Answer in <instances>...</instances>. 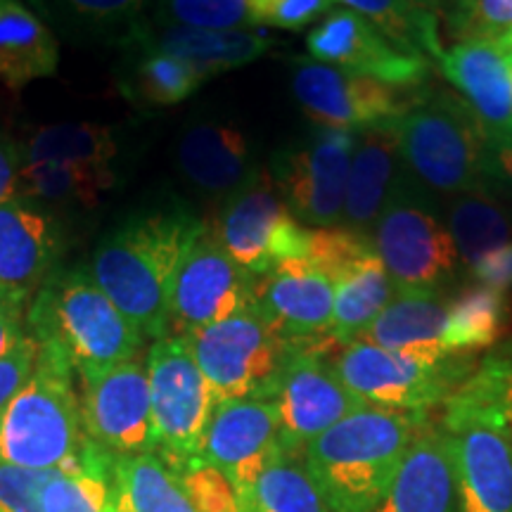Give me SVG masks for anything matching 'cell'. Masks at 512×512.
<instances>
[{"instance_id": "d6a6232c", "label": "cell", "mask_w": 512, "mask_h": 512, "mask_svg": "<svg viewBox=\"0 0 512 512\" xmlns=\"http://www.w3.org/2000/svg\"><path fill=\"white\" fill-rule=\"evenodd\" d=\"M43 22L55 24L64 34L93 38H119L128 43L145 29V8L150 0H31Z\"/></svg>"}, {"instance_id": "5bb4252c", "label": "cell", "mask_w": 512, "mask_h": 512, "mask_svg": "<svg viewBox=\"0 0 512 512\" xmlns=\"http://www.w3.org/2000/svg\"><path fill=\"white\" fill-rule=\"evenodd\" d=\"M256 280L230 259L214 230L204 228L176 273L169 302V337H185L254 306Z\"/></svg>"}, {"instance_id": "52a82bcc", "label": "cell", "mask_w": 512, "mask_h": 512, "mask_svg": "<svg viewBox=\"0 0 512 512\" xmlns=\"http://www.w3.org/2000/svg\"><path fill=\"white\" fill-rule=\"evenodd\" d=\"M332 366L363 403L406 413H430L444 406L475 370L472 356L451 354L425 361L375 347L366 339L339 347Z\"/></svg>"}, {"instance_id": "7c38bea8", "label": "cell", "mask_w": 512, "mask_h": 512, "mask_svg": "<svg viewBox=\"0 0 512 512\" xmlns=\"http://www.w3.org/2000/svg\"><path fill=\"white\" fill-rule=\"evenodd\" d=\"M356 136L354 131L318 126L302 143L273 157L275 188L306 228H335L342 221Z\"/></svg>"}, {"instance_id": "836d02e7", "label": "cell", "mask_w": 512, "mask_h": 512, "mask_svg": "<svg viewBox=\"0 0 512 512\" xmlns=\"http://www.w3.org/2000/svg\"><path fill=\"white\" fill-rule=\"evenodd\" d=\"M242 512H335L318 479L313 477L304 453L280 448L261 477L256 479L252 494L247 496Z\"/></svg>"}, {"instance_id": "83f0119b", "label": "cell", "mask_w": 512, "mask_h": 512, "mask_svg": "<svg viewBox=\"0 0 512 512\" xmlns=\"http://www.w3.org/2000/svg\"><path fill=\"white\" fill-rule=\"evenodd\" d=\"M332 285H335L332 342L339 347L363 337V332L396 297V287L375 249L339 273Z\"/></svg>"}, {"instance_id": "44dd1931", "label": "cell", "mask_w": 512, "mask_h": 512, "mask_svg": "<svg viewBox=\"0 0 512 512\" xmlns=\"http://www.w3.org/2000/svg\"><path fill=\"white\" fill-rule=\"evenodd\" d=\"M62 247V230L46 207L19 195L0 204V285L34 297Z\"/></svg>"}, {"instance_id": "f1b7e54d", "label": "cell", "mask_w": 512, "mask_h": 512, "mask_svg": "<svg viewBox=\"0 0 512 512\" xmlns=\"http://www.w3.org/2000/svg\"><path fill=\"white\" fill-rule=\"evenodd\" d=\"M43 512H114V453L86 437L81 451L55 470Z\"/></svg>"}, {"instance_id": "f6af8a7d", "label": "cell", "mask_w": 512, "mask_h": 512, "mask_svg": "<svg viewBox=\"0 0 512 512\" xmlns=\"http://www.w3.org/2000/svg\"><path fill=\"white\" fill-rule=\"evenodd\" d=\"M27 294H19L15 290L0 285V358L12 347H17L27 332Z\"/></svg>"}, {"instance_id": "ee69618b", "label": "cell", "mask_w": 512, "mask_h": 512, "mask_svg": "<svg viewBox=\"0 0 512 512\" xmlns=\"http://www.w3.org/2000/svg\"><path fill=\"white\" fill-rule=\"evenodd\" d=\"M38 342L27 335L17 347H12L8 354L0 358V413L8 406V401L17 394V389L27 382L31 370L36 366Z\"/></svg>"}, {"instance_id": "277c9868", "label": "cell", "mask_w": 512, "mask_h": 512, "mask_svg": "<svg viewBox=\"0 0 512 512\" xmlns=\"http://www.w3.org/2000/svg\"><path fill=\"white\" fill-rule=\"evenodd\" d=\"M439 425L456 456L458 512H512V427L496 370L475 366L446 399Z\"/></svg>"}, {"instance_id": "603a6c76", "label": "cell", "mask_w": 512, "mask_h": 512, "mask_svg": "<svg viewBox=\"0 0 512 512\" xmlns=\"http://www.w3.org/2000/svg\"><path fill=\"white\" fill-rule=\"evenodd\" d=\"M401 169L403 159L396 121L358 133L344 195V228L363 235L373 233L375 221L380 219L382 209L387 207L401 181Z\"/></svg>"}, {"instance_id": "ac0fdd59", "label": "cell", "mask_w": 512, "mask_h": 512, "mask_svg": "<svg viewBox=\"0 0 512 512\" xmlns=\"http://www.w3.org/2000/svg\"><path fill=\"white\" fill-rule=\"evenodd\" d=\"M278 413L268 399L216 403L204 432L200 458L226 472L238 489L242 510L256 479L280 453Z\"/></svg>"}, {"instance_id": "f546056e", "label": "cell", "mask_w": 512, "mask_h": 512, "mask_svg": "<svg viewBox=\"0 0 512 512\" xmlns=\"http://www.w3.org/2000/svg\"><path fill=\"white\" fill-rule=\"evenodd\" d=\"M114 512H195L176 470L157 451L114 456Z\"/></svg>"}, {"instance_id": "60d3db41", "label": "cell", "mask_w": 512, "mask_h": 512, "mask_svg": "<svg viewBox=\"0 0 512 512\" xmlns=\"http://www.w3.org/2000/svg\"><path fill=\"white\" fill-rule=\"evenodd\" d=\"M195 512H242V501L226 472L204 458H190L174 467Z\"/></svg>"}, {"instance_id": "7dc6e473", "label": "cell", "mask_w": 512, "mask_h": 512, "mask_svg": "<svg viewBox=\"0 0 512 512\" xmlns=\"http://www.w3.org/2000/svg\"><path fill=\"white\" fill-rule=\"evenodd\" d=\"M486 178L489 183L503 185L512 190V140L510 138H491L486 147Z\"/></svg>"}, {"instance_id": "5b68a950", "label": "cell", "mask_w": 512, "mask_h": 512, "mask_svg": "<svg viewBox=\"0 0 512 512\" xmlns=\"http://www.w3.org/2000/svg\"><path fill=\"white\" fill-rule=\"evenodd\" d=\"M83 441L72 363L60 349L38 344L34 370L0 413V460L29 470H57L81 451Z\"/></svg>"}, {"instance_id": "d4e9b609", "label": "cell", "mask_w": 512, "mask_h": 512, "mask_svg": "<svg viewBox=\"0 0 512 512\" xmlns=\"http://www.w3.org/2000/svg\"><path fill=\"white\" fill-rule=\"evenodd\" d=\"M131 46H152L190 64L204 81L259 60L273 46L271 36L259 29H185L162 27L155 36L140 29Z\"/></svg>"}, {"instance_id": "74e56055", "label": "cell", "mask_w": 512, "mask_h": 512, "mask_svg": "<svg viewBox=\"0 0 512 512\" xmlns=\"http://www.w3.org/2000/svg\"><path fill=\"white\" fill-rule=\"evenodd\" d=\"M140 57L131 67L128 93L150 107H171L197 93L204 79L190 64L152 46H138Z\"/></svg>"}, {"instance_id": "f35d334b", "label": "cell", "mask_w": 512, "mask_h": 512, "mask_svg": "<svg viewBox=\"0 0 512 512\" xmlns=\"http://www.w3.org/2000/svg\"><path fill=\"white\" fill-rule=\"evenodd\" d=\"M162 27L254 29L247 0H159Z\"/></svg>"}, {"instance_id": "ba28073f", "label": "cell", "mask_w": 512, "mask_h": 512, "mask_svg": "<svg viewBox=\"0 0 512 512\" xmlns=\"http://www.w3.org/2000/svg\"><path fill=\"white\" fill-rule=\"evenodd\" d=\"M183 339L209 382L216 403L268 399L292 349L256 306L190 332Z\"/></svg>"}, {"instance_id": "d6986e66", "label": "cell", "mask_w": 512, "mask_h": 512, "mask_svg": "<svg viewBox=\"0 0 512 512\" xmlns=\"http://www.w3.org/2000/svg\"><path fill=\"white\" fill-rule=\"evenodd\" d=\"M254 306L290 347L328 349L335 285L309 261L294 259L256 280Z\"/></svg>"}, {"instance_id": "8992f818", "label": "cell", "mask_w": 512, "mask_h": 512, "mask_svg": "<svg viewBox=\"0 0 512 512\" xmlns=\"http://www.w3.org/2000/svg\"><path fill=\"white\" fill-rule=\"evenodd\" d=\"M396 133L403 166L422 185L444 195L489 190V133L460 95L434 93L408 102Z\"/></svg>"}, {"instance_id": "e0dca14e", "label": "cell", "mask_w": 512, "mask_h": 512, "mask_svg": "<svg viewBox=\"0 0 512 512\" xmlns=\"http://www.w3.org/2000/svg\"><path fill=\"white\" fill-rule=\"evenodd\" d=\"M306 50L311 60L368 76L399 91L420 88L432 69L430 60L403 53L366 17L342 5L332 8L309 31Z\"/></svg>"}, {"instance_id": "30bf717a", "label": "cell", "mask_w": 512, "mask_h": 512, "mask_svg": "<svg viewBox=\"0 0 512 512\" xmlns=\"http://www.w3.org/2000/svg\"><path fill=\"white\" fill-rule=\"evenodd\" d=\"M145 366L155 451L171 467L197 458L216 399L192 351L183 337H162L152 342Z\"/></svg>"}, {"instance_id": "7402d4cb", "label": "cell", "mask_w": 512, "mask_h": 512, "mask_svg": "<svg viewBox=\"0 0 512 512\" xmlns=\"http://www.w3.org/2000/svg\"><path fill=\"white\" fill-rule=\"evenodd\" d=\"M441 74L482 121L491 138L512 128V81L503 50L494 41H460L439 57Z\"/></svg>"}, {"instance_id": "681fc988", "label": "cell", "mask_w": 512, "mask_h": 512, "mask_svg": "<svg viewBox=\"0 0 512 512\" xmlns=\"http://www.w3.org/2000/svg\"><path fill=\"white\" fill-rule=\"evenodd\" d=\"M505 351H508V368H505L503 403H505V413H508V420H510V427H512V342L505 344Z\"/></svg>"}, {"instance_id": "f5cc1de1", "label": "cell", "mask_w": 512, "mask_h": 512, "mask_svg": "<svg viewBox=\"0 0 512 512\" xmlns=\"http://www.w3.org/2000/svg\"><path fill=\"white\" fill-rule=\"evenodd\" d=\"M505 55V67H508V74H510V81H512V53H503Z\"/></svg>"}, {"instance_id": "6da1fadb", "label": "cell", "mask_w": 512, "mask_h": 512, "mask_svg": "<svg viewBox=\"0 0 512 512\" xmlns=\"http://www.w3.org/2000/svg\"><path fill=\"white\" fill-rule=\"evenodd\" d=\"M204 228L185 209L150 211L121 223L95 249L88 273L143 337H169L176 273Z\"/></svg>"}, {"instance_id": "d590c367", "label": "cell", "mask_w": 512, "mask_h": 512, "mask_svg": "<svg viewBox=\"0 0 512 512\" xmlns=\"http://www.w3.org/2000/svg\"><path fill=\"white\" fill-rule=\"evenodd\" d=\"M119 143L110 126L93 121H64L36 128L19 147L24 162H67L88 166H112Z\"/></svg>"}, {"instance_id": "4dcf8cb0", "label": "cell", "mask_w": 512, "mask_h": 512, "mask_svg": "<svg viewBox=\"0 0 512 512\" xmlns=\"http://www.w3.org/2000/svg\"><path fill=\"white\" fill-rule=\"evenodd\" d=\"M117 185L112 166L67 162H24L17 171V195L41 207H86Z\"/></svg>"}, {"instance_id": "c3c4849f", "label": "cell", "mask_w": 512, "mask_h": 512, "mask_svg": "<svg viewBox=\"0 0 512 512\" xmlns=\"http://www.w3.org/2000/svg\"><path fill=\"white\" fill-rule=\"evenodd\" d=\"M22 166L19 147L0 138V204L17 195V171Z\"/></svg>"}, {"instance_id": "db71d44e", "label": "cell", "mask_w": 512, "mask_h": 512, "mask_svg": "<svg viewBox=\"0 0 512 512\" xmlns=\"http://www.w3.org/2000/svg\"><path fill=\"white\" fill-rule=\"evenodd\" d=\"M508 138H510V140H512V128H510V136H508Z\"/></svg>"}, {"instance_id": "4fadbf2b", "label": "cell", "mask_w": 512, "mask_h": 512, "mask_svg": "<svg viewBox=\"0 0 512 512\" xmlns=\"http://www.w3.org/2000/svg\"><path fill=\"white\" fill-rule=\"evenodd\" d=\"M278 413L280 446L304 453L313 439L349 413L368 406L337 375L328 349L292 347L271 396Z\"/></svg>"}, {"instance_id": "ffe728a7", "label": "cell", "mask_w": 512, "mask_h": 512, "mask_svg": "<svg viewBox=\"0 0 512 512\" xmlns=\"http://www.w3.org/2000/svg\"><path fill=\"white\" fill-rule=\"evenodd\" d=\"M373 512H458L456 456L439 422H422Z\"/></svg>"}, {"instance_id": "b9f144b4", "label": "cell", "mask_w": 512, "mask_h": 512, "mask_svg": "<svg viewBox=\"0 0 512 512\" xmlns=\"http://www.w3.org/2000/svg\"><path fill=\"white\" fill-rule=\"evenodd\" d=\"M247 5L254 29L297 31L323 19L332 8H337V0H247Z\"/></svg>"}, {"instance_id": "8fae6325", "label": "cell", "mask_w": 512, "mask_h": 512, "mask_svg": "<svg viewBox=\"0 0 512 512\" xmlns=\"http://www.w3.org/2000/svg\"><path fill=\"white\" fill-rule=\"evenodd\" d=\"M214 230L226 254L254 278L271 273L285 261L306 259L309 233L304 223L294 219L280 197L271 171L256 174L235 190L223 204Z\"/></svg>"}, {"instance_id": "484cf974", "label": "cell", "mask_w": 512, "mask_h": 512, "mask_svg": "<svg viewBox=\"0 0 512 512\" xmlns=\"http://www.w3.org/2000/svg\"><path fill=\"white\" fill-rule=\"evenodd\" d=\"M446 320L448 302L437 292H396L387 309L358 339L394 354L437 361L451 356L446 351Z\"/></svg>"}, {"instance_id": "3957f363", "label": "cell", "mask_w": 512, "mask_h": 512, "mask_svg": "<svg viewBox=\"0 0 512 512\" xmlns=\"http://www.w3.org/2000/svg\"><path fill=\"white\" fill-rule=\"evenodd\" d=\"M27 332L60 349L81 375L138 358L143 332L100 290L88 268L50 273L27 311Z\"/></svg>"}, {"instance_id": "9c48e42d", "label": "cell", "mask_w": 512, "mask_h": 512, "mask_svg": "<svg viewBox=\"0 0 512 512\" xmlns=\"http://www.w3.org/2000/svg\"><path fill=\"white\" fill-rule=\"evenodd\" d=\"M370 240L396 292H437L460 264L446 221L406 178L394 188Z\"/></svg>"}, {"instance_id": "8d00e7d4", "label": "cell", "mask_w": 512, "mask_h": 512, "mask_svg": "<svg viewBox=\"0 0 512 512\" xmlns=\"http://www.w3.org/2000/svg\"><path fill=\"white\" fill-rule=\"evenodd\" d=\"M446 228L456 242L460 264L470 268L484 254L508 245L512 221L489 190H475L458 195L448 207Z\"/></svg>"}, {"instance_id": "7bdbcfd3", "label": "cell", "mask_w": 512, "mask_h": 512, "mask_svg": "<svg viewBox=\"0 0 512 512\" xmlns=\"http://www.w3.org/2000/svg\"><path fill=\"white\" fill-rule=\"evenodd\" d=\"M55 470H29L0 460V512H43V494Z\"/></svg>"}, {"instance_id": "e575fe53", "label": "cell", "mask_w": 512, "mask_h": 512, "mask_svg": "<svg viewBox=\"0 0 512 512\" xmlns=\"http://www.w3.org/2000/svg\"><path fill=\"white\" fill-rule=\"evenodd\" d=\"M510 294L479 283L467 285L448 302L446 351L472 356L498 342L508 323Z\"/></svg>"}, {"instance_id": "2e32d148", "label": "cell", "mask_w": 512, "mask_h": 512, "mask_svg": "<svg viewBox=\"0 0 512 512\" xmlns=\"http://www.w3.org/2000/svg\"><path fill=\"white\" fill-rule=\"evenodd\" d=\"M292 93L313 124L337 131L361 133L392 124L408 107L399 88L311 57L294 62Z\"/></svg>"}, {"instance_id": "ab89813d", "label": "cell", "mask_w": 512, "mask_h": 512, "mask_svg": "<svg viewBox=\"0 0 512 512\" xmlns=\"http://www.w3.org/2000/svg\"><path fill=\"white\" fill-rule=\"evenodd\" d=\"M444 19L456 43L498 41L512 29V0H453Z\"/></svg>"}, {"instance_id": "bcb514c9", "label": "cell", "mask_w": 512, "mask_h": 512, "mask_svg": "<svg viewBox=\"0 0 512 512\" xmlns=\"http://www.w3.org/2000/svg\"><path fill=\"white\" fill-rule=\"evenodd\" d=\"M467 271H470L472 280L479 285L494 287V290H501V292H510L512 290V240L508 245L484 254L482 259L475 261Z\"/></svg>"}, {"instance_id": "7a4b0ae2", "label": "cell", "mask_w": 512, "mask_h": 512, "mask_svg": "<svg viewBox=\"0 0 512 512\" xmlns=\"http://www.w3.org/2000/svg\"><path fill=\"white\" fill-rule=\"evenodd\" d=\"M430 413L363 406L306 446L304 458L335 512H373Z\"/></svg>"}, {"instance_id": "f907efd6", "label": "cell", "mask_w": 512, "mask_h": 512, "mask_svg": "<svg viewBox=\"0 0 512 512\" xmlns=\"http://www.w3.org/2000/svg\"><path fill=\"white\" fill-rule=\"evenodd\" d=\"M498 48L503 50V53H512V29L508 31V34H503L501 38H498V41H494Z\"/></svg>"}, {"instance_id": "9a60e30c", "label": "cell", "mask_w": 512, "mask_h": 512, "mask_svg": "<svg viewBox=\"0 0 512 512\" xmlns=\"http://www.w3.org/2000/svg\"><path fill=\"white\" fill-rule=\"evenodd\" d=\"M81 422L86 437L114 456L155 451L147 366L131 358L81 375Z\"/></svg>"}, {"instance_id": "816d5d0a", "label": "cell", "mask_w": 512, "mask_h": 512, "mask_svg": "<svg viewBox=\"0 0 512 512\" xmlns=\"http://www.w3.org/2000/svg\"><path fill=\"white\" fill-rule=\"evenodd\" d=\"M425 3L430 5V8H432L434 12H444V10L448 8V5L453 3V0H425Z\"/></svg>"}, {"instance_id": "1f68e13d", "label": "cell", "mask_w": 512, "mask_h": 512, "mask_svg": "<svg viewBox=\"0 0 512 512\" xmlns=\"http://www.w3.org/2000/svg\"><path fill=\"white\" fill-rule=\"evenodd\" d=\"M342 8L366 17L403 53L439 62L444 55L439 15L425 0H337Z\"/></svg>"}, {"instance_id": "cb8c5ba5", "label": "cell", "mask_w": 512, "mask_h": 512, "mask_svg": "<svg viewBox=\"0 0 512 512\" xmlns=\"http://www.w3.org/2000/svg\"><path fill=\"white\" fill-rule=\"evenodd\" d=\"M178 169L207 195L230 197L256 174L245 131L228 124L190 126L178 140Z\"/></svg>"}, {"instance_id": "4316f807", "label": "cell", "mask_w": 512, "mask_h": 512, "mask_svg": "<svg viewBox=\"0 0 512 512\" xmlns=\"http://www.w3.org/2000/svg\"><path fill=\"white\" fill-rule=\"evenodd\" d=\"M60 67V48L48 22L24 0H0V81L22 91Z\"/></svg>"}]
</instances>
